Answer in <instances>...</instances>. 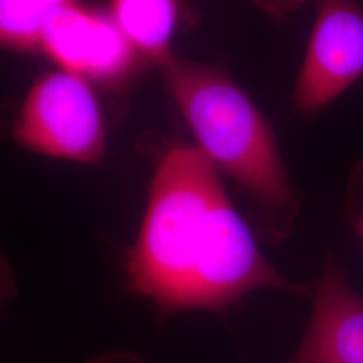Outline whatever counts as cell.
Returning <instances> with one entry per match:
<instances>
[{
	"mask_svg": "<svg viewBox=\"0 0 363 363\" xmlns=\"http://www.w3.org/2000/svg\"><path fill=\"white\" fill-rule=\"evenodd\" d=\"M125 274L130 291L163 315H223L262 289L311 298L261 252L220 171L195 144L166 142L152 157V177Z\"/></svg>",
	"mask_w": 363,
	"mask_h": 363,
	"instance_id": "cell-1",
	"label": "cell"
},
{
	"mask_svg": "<svg viewBox=\"0 0 363 363\" xmlns=\"http://www.w3.org/2000/svg\"><path fill=\"white\" fill-rule=\"evenodd\" d=\"M159 66L195 145L250 205L259 240L272 247L284 244L296 226L300 203L268 118L214 66L174 55Z\"/></svg>",
	"mask_w": 363,
	"mask_h": 363,
	"instance_id": "cell-2",
	"label": "cell"
},
{
	"mask_svg": "<svg viewBox=\"0 0 363 363\" xmlns=\"http://www.w3.org/2000/svg\"><path fill=\"white\" fill-rule=\"evenodd\" d=\"M11 136L40 155L100 163L106 151V123L93 84L61 69L40 76L13 118Z\"/></svg>",
	"mask_w": 363,
	"mask_h": 363,
	"instance_id": "cell-3",
	"label": "cell"
},
{
	"mask_svg": "<svg viewBox=\"0 0 363 363\" xmlns=\"http://www.w3.org/2000/svg\"><path fill=\"white\" fill-rule=\"evenodd\" d=\"M363 77V0H318V15L292 94L313 116Z\"/></svg>",
	"mask_w": 363,
	"mask_h": 363,
	"instance_id": "cell-4",
	"label": "cell"
},
{
	"mask_svg": "<svg viewBox=\"0 0 363 363\" xmlns=\"http://www.w3.org/2000/svg\"><path fill=\"white\" fill-rule=\"evenodd\" d=\"M39 52L61 70L108 86L125 82L135 70L139 55L111 13L79 0L52 19Z\"/></svg>",
	"mask_w": 363,
	"mask_h": 363,
	"instance_id": "cell-5",
	"label": "cell"
},
{
	"mask_svg": "<svg viewBox=\"0 0 363 363\" xmlns=\"http://www.w3.org/2000/svg\"><path fill=\"white\" fill-rule=\"evenodd\" d=\"M311 315L283 363H363V294L333 253L311 292Z\"/></svg>",
	"mask_w": 363,
	"mask_h": 363,
	"instance_id": "cell-6",
	"label": "cell"
},
{
	"mask_svg": "<svg viewBox=\"0 0 363 363\" xmlns=\"http://www.w3.org/2000/svg\"><path fill=\"white\" fill-rule=\"evenodd\" d=\"M109 13L139 55L157 65L169 60L179 16L178 0H109Z\"/></svg>",
	"mask_w": 363,
	"mask_h": 363,
	"instance_id": "cell-7",
	"label": "cell"
},
{
	"mask_svg": "<svg viewBox=\"0 0 363 363\" xmlns=\"http://www.w3.org/2000/svg\"><path fill=\"white\" fill-rule=\"evenodd\" d=\"M77 0H0V49L39 52L52 19Z\"/></svg>",
	"mask_w": 363,
	"mask_h": 363,
	"instance_id": "cell-8",
	"label": "cell"
},
{
	"mask_svg": "<svg viewBox=\"0 0 363 363\" xmlns=\"http://www.w3.org/2000/svg\"><path fill=\"white\" fill-rule=\"evenodd\" d=\"M345 208L347 222L363 245V160L351 169Z\"/></svg>",
	"mask_w": 363,
	"mask_h": 363,
	"instance_id": "cell-9",
	"label": "cell"
},
{
	"mask_svg": "<svg viewBox=\"0 0 363 363\" xmlns=\"http://www.w3.org/2000/svg\"><path fill=\"white\" fill-rule=\"evenodd\" d=\"M16 294L18 286L11 264L0 252V307L11 301Z\"/></svg>",
	"mask_w": 363,
	"mask_h": 363,
	"instance_id": "cell-10",
	"label": "cell"
},
{
	"mask_svg": "<svg viewBox=\"0 0 363 363\" xmlns=\"http://www.w3.org/2000/svg\"><path fill=\"white\" fill-rule=\"evenodd\" d=\"M84 363H145L143 359L130 351H109L96 355Z\"/></svg>",
	"mask_w": 363,
	"mask_h": 363,
	"instance_id": "cell-11",
	"label": "cell"
},
{
	"mask_svg": "<svg viewBox=\"0 0 363 363\" xmlns=\"http://www.w3.org/2000/svg\"><path fill=\"white\" fill-rule=\"evenodd\" d=\"M261 9L274 15H284L295 10L303 0H256Z\"/></svg>",
	"mask_w": 363,
	"mask_h": 363,
	"instance_id": "cell-12",
	"label": "cell"
}]
</instances>
